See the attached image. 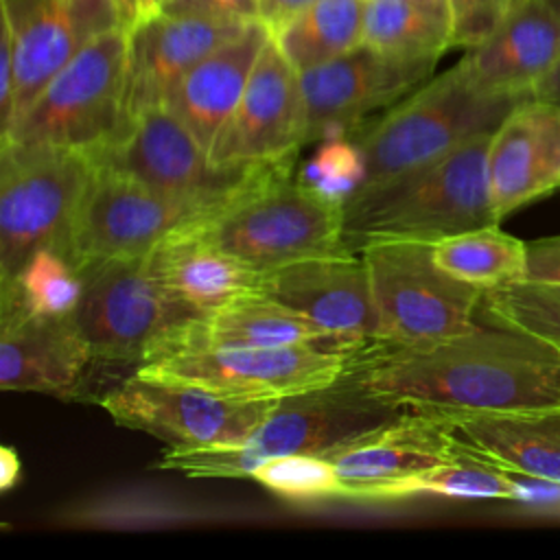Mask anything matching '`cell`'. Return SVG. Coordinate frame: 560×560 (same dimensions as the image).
Returning <instances> with one entry per match:
<instances>
[{"mask_svg":"<svg viewBox=\"0 0 560 560\" xmlns=\"http://www.w3.org/2000/svg\"><path fill=\"white\" fill-rule=\"evenodd\" d=\"M350 374L387 405L422 413H501L560 407V350L510 326H479L455 337L400 346L370 341Z\"/></svg>","mask_w":560,"mask_h":560,"instance_id":"cell-1","label":"cell"},{"mask_svg":"<svg viewBox=\"0 0 560 560\" xmlns=\"http://www.w3.org/2000/svg\"><path fill=\"white\" fill-rule=\"evenodd\" d=\"M490 136L446 155L357 188L343 201V245L359 254L376 241L440 243L499 223L488 182Z\"/></svg>","mask_w":560,"mask_h":560,"instance_id":"cell-2","label":"cell"},{"mask_svg":"<svg viewBox=\"0 0 560 560\" xmlns=\"http://www.w3.org/2000/svg\"><path fill=\"white\" fill-rule=\"evenodd\" d=\"M192 223L260 271L346 247L343 201L295 177L291 158L249 168L214 210Z\"/></svg>","mask_w":560,"mask_h":560,"instance_id":"cell-3","label":"cell"},{"mask_svg":"<svg viewBox=\"0 0 560 560\" xmlns=\"http://www.w3.org/2000/svg\"><path fill=\"white\" fill-rule=\"evenodd\" d=\"M405 411L407 409L387 405L372 396L343 372L326 387L280 398L267 418L236 446H168L155 466L177 470L188 477H252L254 468L265 459L298 453L322 455L363 431L402 416Z\"/></svg>","mask_w":560,"mask_h":560,"instance_id":"cell-4","label":"cell"},{"mask_svg":"<svg viewBox=\"0 0 560 560\" xmlns=\"http://www.w3.org/2000/svg\"><path fill=\"white\" fill-rule=\"evenodd\" d=\"M525 98L488 94L475 88L455 63L427 79L372 127L350 133L363 158V182L370 186L433 162L459 144L492 133Z\"/></svg>","mask_w":560,"mask_h":560,"instance_id":"cell-5","label":"cell"},{"mask_svg":"<svg viewBox=\"0 0 560 560\" xmlns=\"http://www.w3.org/2000/svg\"><path fill=\"white\" fill-rule=\"evenodd\" d=\"M129 28L92 37L13 118L2 142L74 149L92 160L127 131L125 74Z\"/></svg>","mask_w":560,"mask_h":560,"instance_id":"cell-6","label":"cell"},{"mask_svg":"<svg viewBox=\"0 0 560 560\" xmlns=\"http://www.w3.org/2000/svg\"><path fill=\"white\" fill-rule=\"evenodd\" d=\"M378 317L376 341L422 346L472 328L483 291L446 273L431 243L376 241L359 249Z\"/></svg>","mask_w":560,"mask_h":560,"instance_id":"cell-7","label":"cell"},{"mask_svg":"<svg viewBox=\"0 0 560 560\" xmlns=\"http://www.w3.org/2000/svg\"><path fill=\"white\" fill-rule=\"evenodd\" d=\"M96 162L74 149L0 144V282L44 247H57L94 177Z\"/></svg>","mask_w":560,"mask_h":560,"instance_id":"cell-8","label":"cell"},{"mask_svg":"<svg viewBox=\"0 0 560 560\" xmlns=\"http://www.w3.org/2000/svg\"><path fill=\"white\" fill-rule=\"evenodd\" d=\"M81 273L85 287L72 319L98 363L138 368L160 354L186 322L203 313L168 293L151 276L147 256L101 262Z\"/></svg>","mask_w":560,"mask_h":560,"instance_id":"cell-9","label":"cell"},{"mask_svg":"<svg viewBox=\"0 0 560 560\" xmlns=\"http://www.w3.org/2000/svg\"><path fill=\"white\" fill-rule=\"evenodd\" d=\"M352 352L330 343L197 348L153 357L133 374L197 385L221 396L280 400L335 383Z\"/></svg>","mask_w":560,"mask_h":560,"instance_id":"cell-10","label":"cell"},{"mask_svg":"<svg viewBox=\"0 0 560 560\" xmlns=\"http://www.w3.org/2000/svg\"><path fill=\"white\" fill-rule=\"evenodd\" d=\"M208 214L201 206L164 195L120 171L98 166L59 245L79 271L144 258L177 228Z\"/></svg>","mask_w":560,"mask_h":560,"instance_id":"cell-11","label":"cell"},{"mask_svg":"<svg viewBox=\"0 0 560 560\" xmlns=\"http://www.w3.org/2000/svg\"><path fill=\"white\" fill-rule=\"evenodd\" d=\"M116 424L144 431L171 448H212L241 444L278 400H249L197 385L131 374L101 396Z\"/></svg>","mask_w":560,"mask_h":560,"instance_id":"cell-12","label":"cell"},{"mask_svg":"<svg viewBox=\"0 0 560 560\" xmlns=\"http://www.w3.org/2000/svg\"><path fill=\"white\" fill-rule=\"evenodd\" d=\"M302 144L306 107L300 72L271 35L238 105L214 136L208 160L217 171H245L289 160Z\"/></svg>","mask_w":560,"mask_h":560,"instance_id":"cell-13","label":"cell"},{"mask_svg":"<svg viewBox=\"0 0 560 560\" xmlns=\"http://www.w3.org/2000/svg\"><path fill=\"white\" fill-rule=\"evenodd\" d=\"M438 61L400 59L361 44L300 72L306 107V144L354 133L365 116L394 105L422 85Z\"/></svg>","mask_w":560,"mask_h":560,"instance_id":"cell-14","label":"cell"},{"mask_svg":"<svg viewBox=\"0 0 560 560\" xmlns=\"http://www.w3.org/2000/svg\"><path fill=\"white\" fill-rule=\"evenodd\" d=\"M98 166L120 171L164 195L214 210L249 171H217L192 131L166 107L144 109L105 153ZM254 168V166H252Z\"/></svg>","mask_w":560,"mask_h":560,"instance_id":"cell-15","label":"cell"},{"mask_svg":"<svg viewBox=\"0 0 560 560\" xmlns=\"http://www.w3.org/2000/svg\"><path fill=\"white\" fill-rule=\"evenodd\" d=\"M322 455L337 468L343 499L394 501L411 497L420 475L451 462L455 442L438 418L405 411Z\"/></svg>","mask_w":560,"mask_h":560,"instance_id":"cell-16","label":"cell"},{"mask_svg":"<svg viewBox=\"0 0 560 560\" xmlns=\"http://www.w3.org/2000/svg\"><path fill=\"white\" fill-rule=\"evenodd\" d=\"M260 293L306 315L346 346L359 348L378 337L363 258L348 247L265 271Z\"/></svg>","mask_w":560,"mask_h":560,"instance_id":"cell-17","label":"cell"},{"mask_svg":"<svg viewBox=\"0 0 560 560\" xmlns=\"http://www.w3.org/2000/svg\"><path fill=\"white\" fill-rule=\"evenodd\" d=\"M249 22L151 13L129 28L125 112L131 125L144 109L164 105L175 85L214 48ZM129 129V127H127Z\"/></svg>","mask_w":560,"mask_h":560,"instance_id":"cell-18","label":"cell"},{"mask_svg":"<svg viewBox=\"0 0 560 560\" xmlns=\"http://www.w3.org/2000/svg\"><path fill=\"white\" fill-rule=\"evenodd\" d=\"M0 22L15 39L11 122L92 37L122 26L114 11L72 0H0Z\"/></svg>","mask_w":560,"mask_h":560,"instance_id":"cell-19","label":"cell"},{"mask_svg":"<svg viewBox=\"0 0 560 560\" xmlns=\"http://www.w3.org/2000/svg\"><path fill=\"white\" fill-rule=\"evenodd\" d=\"M488 182L499 221L560 188V105L525 98L492 131Z\"/></svg>","mask_w":560,"mask_h":560,"instance_id":"cell-20","label":"cell"},{"mask_svg":"<svg viewBox=\"0 0 560 560\" xmlns=\"http://www.w3.org/2000/svg\"><path fill=\"white\" fill-rule=\"evenodd\" d=\"M92 363V350L72 317L0 313V387L4 392L70 398Z\"/></svg>","mask_w":560,"mask_h":560,"instance_id":"cell-21","label":"cell"},{"mask_svg":"<svg viewBox=\"0 0 560 560\" xmlns=\"http://www.w3.org/2000/svg\"><path fill=\"white\" fill-rule=\"evenodd\" d=\"M560 63V20L545 0H525L486 42L457 61L466 79L488 94L532 96Z\"/></svg>","mask_w":560,"mask_h":560,"instance_id":"cell-22","label":"cell"},{"mask_svg":"<svg viewBox=\"0 0 560 560\" xmlns=\"http://www.w3.org/2000/svg\"><path fill=\"white\" fill-rule=\"evenodd\" d=\"M269 39L271 31L260 20L249 22L241 33L206 55L168 94L164 105L192 131L206 151H210L214 136L238 105Z\"/></svg>","mask_w":560,"mask_h":560,"instance_id":"cell-23","label":"cell"},{"mask_svg":"<svg viewBox=\"0 0 560 560\" xmlns=\"http://www.w3.org/2000/svg\"><path fill=\"white\" fill-rule=\"evenodd\" d=\"M147 267L168 293L203 313L234 298L260 293L265 276L212 243L192 221L162 238L147 256Z\"/></svg>","mask_w":560,"mask_h":560,"instance_id":"cell-24","label":"cell"},{"mask_svg":"<svg viewBox=\"0 0 560 560\" xmlns=\"http://www.w3.org/2000/svg\"><path fill=\"white\" fill-rule=\"evenodd\" d=\"M298 343H330L348 350L319 324L306 315L262 295L247 293L217 308H210L186 322L164 346L160 354L197 348L228 346H298ZM155 354V357H160Z\"/></svg>","mask_w":560,"mask_h":560,"instance_id":"cell-25","label":"cell"},{"mask_svg":"<svg viewBox=\"0 0 560 560\" xmlns=\"http://www.w3.org/2000/svg\"><path fill=\"white\" fill-rule=\"evenodd\" d=\"M427 416L438 418L457 442L505 470L560 481V407Z\"/></svg>","mask_w":560,"mask_h":560,"instance_id":"cell-26","label":"cell"},{"mask_svg":"<svg viewBox=\"0 0 560 560\" xmlns=\"http://www.w3.org/2000/svg\"><path fill=\"white\" fill-rule=\"evenodd\" d=\"M363 44L400 59L438 61L451 48L446 0H365Z\"/></svg>","mask_w":560,"mask_h":560,"instance_id":"cell-27","label":"cell"},{"mask_svg":"<svg viewBox=\"0 0 560 560\" xmlns=\"http://www.w3.org/2000/svg\"><path fill=\"white\" fill-rule=\"evenodd\" d=\"M365 0H315L273 35L298 72L363 44Z\"/></svg>","mask_w":560,"mask_h":560,"instance_id":"cell-28","label":"cell"},{"mask_svg":"<svg viewBox=\"0 0 560 560\" xmlns=\"http://www.w3.org/2000/svg\"><path fill=\"white\" fill-rule=\"evenodd\" d=\"M433 258L446 273L488 291L525 280L527 243L494 223L435 243Z\"/></svg>","mask_w":560,"mask_h":560,"instance_id":"cell-29","label":"cell"},{"mask_svg":"<svg viewBox=\"0 0 560 560\" xmlns=\"http://www.w3.org/2000/svg\"><path fill=\"white\" fill-rule=\"evenodd\" d=\"M83 287V273L61 252L44 247L11 280L0 282V313H22L44 319L72 317Z\"/></svg>","mask_w":560,"mask_h":560,"instance_id":"cell-30","label":"cell"},{"mask_svg":"<svg viewBox=\"0 0 560 560\" xmlns=\"http://www.w3.org/2000/svg\"><path fill=\"white\" fill-rule=\"evenodd\" d=\"M479 311L488 324L532 332L560 350V282L518 280L488 289Z\"/></svg>","mask_w":560,"mask_h":560,"instance_id":"cell-31","label":"cell"},{"mask_svg":"<svg viewBox=\"0 0 560 560\" xmlns=\"http://www.w3.org/2000/svg\"><path fill=\"white\" fill-rule=\"evenodd\" d=\"M455 442V457L446 464L420 475L413 494L431 492L466 499H512V479L505 468L475 453L466 444Z\"/></svg>","mask_w":560,"mask_h":560,"instance_id":"cell-32","label":"cell"},{"mask_svg":"<svg viewBox=\"0 0 560 560\" xmlns=\"http://www.w3.org/2000/svg\"><path fill=\"white\" fill-rule=\"evenodd\" d=\"M252 479L289 501L343 499V483L330 459L317 453L271 457L258 464Z\"/></svg>","mask_w":560,"mask_h":560,"instance_id":"cell-33","label":"cell"},{"mask_svg":"<svg viewBox=\"0 0 560 560\" xmlns=\"http://www.w3.org/2000/svg\"><path fill=\"white\" fill-rule=\"evenodd\" d=\"M302 177L326 197L346 201L363 182V158L350 136L326 138Z\"/></svg>","mask_w":560,"mask_h":560,"instance_id":"cell-34","label":"cell"},{"mask_svg":"<svg viewBox=\"0 0 560 560\" xmlns=\"http://www.w3.org/2000/svg\"><path fill=\"white\" fill-rule=\"evenodd\" d=\"M525 0H448L451 48L486 42Z\"/></svg>","mask_w":560,"mask_h":560,"instance_id":"cell-35","label":"cell"},{"mask_svg":"<svg viewBox=\"0 0 560 560\" xmlns=\"http://www.w3.org/2000/svg\"><path fill=\"white\" fill-rule=\"evenodd\" d=\"M160 11L171 15L254 22L258 20L260 0H168Z\"/></svg>","mask_w":560,"mask_h":560,"instance_id":"cell-36","label":"cell"},{"mask_svg":"<svg viewBox=\"0 0 560 560\" xmlns=\"http://www.w3.org/2000/svg\"><path fill=\"white\" fill-rule=\"evenodd\" d=\"M525 280L560 282V234L527 243Z\"/></svg>","mask_w":560,"mask_h":560,"instance_id":"cell-37","label":"cell"},{"mask_svg":"<svg viewBox=\"0 0 560 560\" xmlns=\"http://www.w3.org/2000/svg\"><path fill=\"white\" fill-rule=\"evenodd\" d=\"M315 0H260L258 20L276 35Z\"/></svg>","mask_w":560,"mask_h":560,"instance_id":"cell-38","label":"cell"},{"mask_svg":"<svg viewBox=\"0 0 560 560\" xmlns=\"http://www.w3.org/2000/svg\"><path fill=\"white\" fill-rule=\"evenodd\" d=\"M77 4H83V7H94V9H107V11H114L122 26L125 28H131L133 22L138 20L140 15V9H138V0H72Z\"/></svg>","mask_w":560,"mask_h":560,"instance_id":"cell-39","label":"cell"},{"mask_svg":"<svg viewBox=\"0 0 560 560\" xmlns=\"http://www.w3.org/2000/svg\"><path fill=\"white\" fill-rule=\"evenodd\" d=\"M20 457L11 446L0 448V488L11 490L20 479Z\"/></svg>","mask_w":560,"mask_h":560,"instance_id":"cell-40","label":"cell"},{"mask_svg":"<svg viewBox=\"0 0 560 560\" xmlns=\"http://www.w3.org/2000/svg\"><path fill=\"white\" fill-rule=\"evenodd\" d=\"M532 98H540V101L560 105V63L534 88Z\"/></svg>","mask_w":560,"mask_h":560,"instance_id":"cell-41","label":"cell"},{"mask_svg":"<svg viewBox=\"0 0 560 560\" xmlns=\"http://www.w3.org/2000/svg\"><path fill=\"white\" fill-rule=\"evenodd\" d=\"M166 2H168V0H138V9H140V15H138V18L158 13Z\"/></svg>","mask_w":560,"mask_h":560,"instance_id":"cell-42","label":"cell"},{"mask_svg":"<svg viewBox=\"0 0 560 560\" xmlns=\"http://www.w3.org/2000/svg\"><path fill=\"white\" fill-rule=\"evenodd\" d=\"M545 4L556 13V18L560 20V0H545Z\"/></svg>","mask_w":560,"mask_h":560,"instance_id":"cell-43","label":"cell"},{"mask_svg":"<svg viewBox=\"0 0 560 560\" xmlns=\"http://www.w3.org/2000/svg\"><path fill=\"white\" fill-rule=\"evenodd\" d=\"M446 2H448V0H446Z\"/></svg>","mask_w":560,"mask_h":560,"instance_id":"cell-44","label":"cell"}]
</instances>
